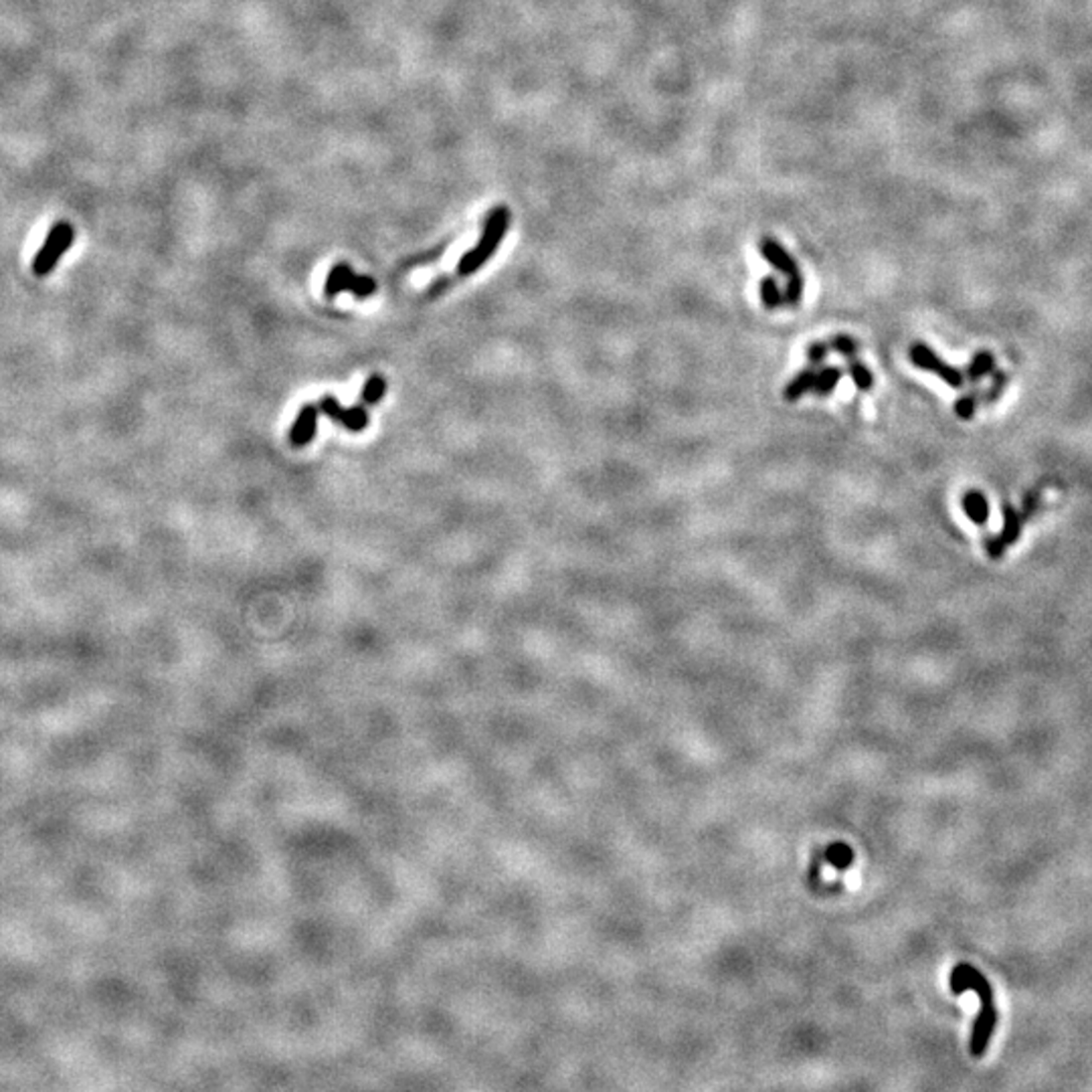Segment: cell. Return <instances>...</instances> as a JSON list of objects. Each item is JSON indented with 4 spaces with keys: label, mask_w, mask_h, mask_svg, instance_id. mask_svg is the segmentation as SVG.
Here are the masks:
<instances>
[{
    "label": "cell",
    "mask_w": 1092,
    "mask_h": 1092,
    "mask_svg": "<svg viewBox=\"0 0 1092 1092\" xmlns=\"http://www.w3.org/2000/svg\"><path fill=\"white\" fill-rule=\"evenodd\" d=\"M1006 382H1008V376H1006L1004 372H998V374L994 376V387H992V391L988 393V399H986V403H994V401H996V399L1000 397L1002 389L1006 387Z\"/></svg>",
    "instance_id": "7402d4cb"
},
{
    "label": "cell",
    "mask_w": 1092,
    "mask_h": 1092,
    "mask_svg": "<svg viewBox=\"0 0 1092 1092\" xmlns=\"http://www.w3.org/2000/svg\"><path fill=\"white\" fill-rule=\"evenodd\" d=\"M830 860L834 866L838 868H846L852 864V850L844 844H838L834 848H830Z\"/></svg>",
    "instance_id": "44dd1931"
},
{
    "label": "cell",
    "mask_w": 1092,
    "mask_h": 1092,
    "mask_svg": "<svg viewBox=\"0 0 1092 1092\" xmlns=\"http://www.w3.org/2000/svg\"><path fill=\"white\" fill-rule=\"evenodd\" d=\"M1022 524H1024L1022 514L1012 504H1004V528H1002L1000 536H992L986 542L988 555L992 559H1000L1006 553L1008 546L1016 544V540L1022 534Z\"/></svg>",
    "instance_id": "52a82bcc"
},
{
    "label": "cell",
    "mask_w": 1092,
    "mask_h": 1092,
    "mask_svg": "<svg viewBox=\"0 0 1092 1092\" xmlns=\"http://www.w3.org/2000/svg\"><path fill=\"white\" fill-rule=\"evenodd\" d=\"M385 393H387V380H385V376L374 374V376H370V378L366 380V385L362 387L360 399H362L364 405H376V403L382 401V397H385Z\"/></svg>",
    "instance_id": "9a60e30c"
},
{
    "label": "cell",
    "mask_w": 1092,
    "mask_h": 1092,
    "mask_svg": "<svg viewBox=\"0 0 1092 1092\" xmlns=\"http://www.w3.org/2000/svg\"><path fill=\"white\" fill-rule=\"evenodd\" d=\"M949 988L957 996L967 992V990H973L979 998L981 1010H979V1016H977V1020L973 1024V1029H971L969 1050H971V1056L981 1058L990 1046L992 1033H994L996 1024H998V1008H996V1002H994V990L990 986V981L986 979V975H983L979 969H975L973 965L959 963L951 971Z\"/></svg>",
    "instance_id": "6da1fadb"
},
{
    "label": "cell",
    "mask_w": 1092,
    "mask_h": 1092,
    "mask_svg": "<svg viewBox=\"0 0 1092 1092\" xmlns=\"http://www.w3.org/2000/svg\"><path fill=\"white\" fill-rule=\"evenodd\" d=\"M848 372H850V376H852V380H854V385H856L858 391L868 393V391L874 387V374H872V370H870L862 360H858L856 356H854V358H848Z\"/></svg>",
    "instance_id": "5bb4252c"
},
{
    "label": "cell",
    "mask_w": 1092,
    "mask_h": 1092,
    "mask_svg": "<svg viewBox=\"0 0 1092 1092\" xmlns=\"http://www.w3.org/2000/svg\"><path fill=\"white\" fill-rule=\"evenodd\" d=\"M830 350H832V348H830V342L817 341V342L807 344V348H805V358H807V362L813 364V366H815V364H822V362L828 358Z\"/></svg>",
    "instance_id": "ac0fdd59"
},
{
    "label": "cell",
    "mask_w": 1092,
    "mask_h": 1092,
    "mask_svg": "<svg viewBox=\"0 0 1092 1092\" xmlns=\"http://www.w3.org/2000/svg\"><path fill=\"white\" fill-rule=\"evenodd\" d=\"M318 409L320 413H324L326 417L335 419L337 423L344 425L348 431H362L366 429L368 425V413L364 407H352V409H344L335 397L326 395L322 397V401L318 403Z\"/></svg>",
    "instance_id": "ba28073f"
},
{
    "label": "cell",
    "mask_w": 1092,
    "mask_h": 1092,
    "mask_svg": "<svg viewBox=\"0 0 1092 1092\" xmlns=\"http://www.w3.org/2000/svg\"><path fill=\"white\" fill-rule=\"evenodd\" d=\"M815 376H817V370L811 368V366L799 370V372L787 382V385L783 387V399L789 401V403H795V401H799L803 395H807L809 391H813Z\"/></svg>",
    "instance_id": "30bf717a"
},
{
    "label": "cell",
    "mask_w": 1092,
    "mask_h": 1092,
    "mask_svg": "<svg viewBox=\"0 0 1092 1092\" xmlns=\"http://www.w3.org/2000/svg\"><path fill=\"white\" fill-rule=\"evenodd\" d=\"M842 374H844V372H842L840 366H824V368H819V370H817V376H815L813 393H815L817 397H828V395H832V393L838 389V385H840Z\"/></svg>",
    "instance_id": "7c38bea8"
},
{
    "label": "cell",
    "mask_w": 1092,
    "mask_h": 1092,
    "mask_svg": "<svg viewBox=\"0 0 1092 1092\" xmlns=\"http://www.w3.org/2000/svg\"><path fill=\"white\" fill-rule=\"evenodd\" d=\"M963 510L967 514V518L977 524V526H983L988 522L990 518V502L988 498L981 494L979 489H969L967 494L963 496Z\"/></svg>",
    "instance_id": "8fae6325"
},
{
    "label": "cell",
    "mask_w": 1092,
    "mask_h": 1092,
    "mask_svg": "<svg viewBox=\"0 0 1092 1092\" xmlns=\"http://www.w3.org/2000/svg\"><path fill=\"white\" fill-rule=\"evenodd\" d=\"M510 218H512V212L508 206L500 205L496 208H491L485 216V223H483V231H481V237H479V243L476 247H472L458 263V276L462 278H468L472 276V273L479 271L491 257L496 255L498 247L502 245L504 237H506V231L510 227Z\"/></svg>",
    "instance_id": "7a4b0ae2"
},
{
    "label": "cell",
    "mask_w": 1092,
    "mask_h": 1092,
    "mask_svg": "<svg viewBox=\"0 0 1092 1092\" xmlns=\"http://www.w3.org/2000/svg\"><path fill=\"white\" fill-rule=\"evenodd\" d=\"M758 294H760V302H762L764 310H779L781 306H785L783 288L779 286V282L773 276H767V278L760 280Z\"/></svg>",
    "instance_id": "4fadbf2b"
},
{
    "label": "cell",
    "mask_w": 1092,
    "mask_h": 1092,
    "mask_svg": "<svg viewBox=\"0 0 1092 1092\" xmlns=\"http://www.w3.org/2000/svg\"><path fill=\"white\" fill-rule=\"evenodd\" d=\"M73 241H75V229H73L71 223H68V221L55 223L49 229L41 249L37 251V255L33 259V273H35V276L37 278L49 276V273L55 267H58L62 257L68 253V249L73 245Z\"/></svg>",
    "instance_id": "277c9868"
},
{
    "label": "cell",
    "mask_w": 1092,
    "mask_h": 1092,
    "mask_svg": "<svg viewBox=\"0 0 1092 1092\" xmlns=\"http://www.w3.org/2000/svg\"><path fill=\"white\" fill-rule=\"evenodd\" d=\"M828 342H830V348H832L834 352L842 354L844 358H854V356L858 354V350H860L858 341H856L854 337H850V335H834Z\"/></svg>",
    "instance_id": "e0dca14e"
},
{
    "label": "cell",
    "mask_w": 1092,
    "mask_h": 1092,
    "mask_svg": "<svg viewBox=\"0 0 1092 1092\" xmlns=\"http://www.w3.org/2000/svg\"><path fill=\"white\" fill-rule=\"evenodd\" d=\"M341 292H352L356 298H368L376 292V284L368 276H358L348 263H337L326 276L324 294L328 298H335Z\"/></svg>",
    "instance_id": "5b68a950"
},
{
    "label": "cell",
    "mask_w": 1092,
    "mask_h": 1092,
    "mask_svg": "<svg viewBox=\"0 0 1092 1092\" xmlns=\"http://www.w3.org/2000/svg\"><path fill=\"white\" fill-rule=\"evenodd\" d=\"M994 368H996L994 354L988 352V350H981V352H977V354L973 356V360H971V364H969V368H967V376H969V380L975 382V380L983 378L986 374H990Z\"/></svg>",
    "instance_id": "2e32d148"
},
{
    "label": "cell",
    "mask_w": 1092,
    "mask_h": 1092,
    "mask_svg": "<svg viewBox=\"0 0 1092 1092\" xmlns=\"http://www.w3.org/2000/svg\"><path fill=\"white\" fill-rule=\"evenodd\" d=\"M1037 508H1040V494H1037V489H1031L1024 496V504H1022L1020 514H1022L1024 520H1029L1035 514Z\"/></svg>",
    "instance_id": "ffe728a7"
},
{
    "label": "cell",
    "mask_w": 1092,
    "mask_h": 1092,
    "mask_svg": "<svg viewBox=\"0 0 1092 1092\" xmlns=\"http://www.w3.org/2000/svg\"><path fill=\"white\" fill-rule=\"evenodd\" d=\"M908 356H910V362L916 366V368H922V370H928V372H935L943 382H947L949 387L953 389H961L963 387V374L949 366L945 360H941L931 346H926L924 342H914L910 344L908 348Z\"/></svg>",
    "instance_id": "8992f818"
},
{
    "label": "cell",
    "mask_w": 1092,
    "mask_h": 1092,
    "mask_svg": "<svg viewBox=\"0 0 1092 1092\" xmlns=\"http://www.w3.org/2000/svg\"><path fill=\"white\" fill-rule=\"evenodd\" d=\"M975 409H977V399H975V395H963V397H959L957 403H955V413H957V417L963 419V421L973 419Z\"/></svg>",
    "instance_id": "d6986e66"
},
{
    "label": "cell",
    "mask_w": 1092,
    "mask_h": 1092,
    "mask_svg": "<svg viewBox=\"0 0 1092 1092\" xmlns=\"http://www.w3.org/2000/svg\"><path fill=\"white\" fill-rule=\"evenodd\" d=\"M318 415H320V409L316 405H304L300 409L290 431V442L294 446L304 448L314 440L318 431Z\"/></svg>",
    "instance_id": "9c48e42d"
},
{
    "label": "cell",
    "mask_w": 1092,
    "mask_h": 1092,
    "mask_svg": "<svg viewBox=\"0 0 1092 1092\" xmlns=\"http://www.w3.org/2000/svg\"><path fill=\"white\" fill-rule=\"evenodd\" d=\"M758 251L762 255V259L771 263L781 276H785V290H783V300H785V306L789 308H797L803 300V292H805V280H803V273L797 265V261L789 255V251L775 239L771 237H764L760 239L758 243Z\"/></svg>",
    "instance_id": "3957f363"
}]
</instances>
